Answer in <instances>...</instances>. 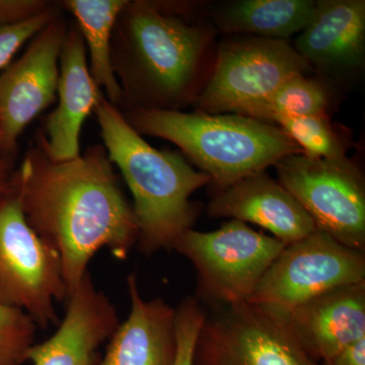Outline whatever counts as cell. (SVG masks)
<instances>
[{"label":"cell","instance_id":"obj_1","mask_svg":"<svg viewBox=\"0 0 365 365\" xmlns=\"http://www.w3.org/2000/svg\"><path fill=\"white\" fill-rule=\"evenodd\" d=\"M26 222L58 253L68 295L102 249L124 261L139 237L132 204L104 145L74 160L48 157L38 137L14 173Z\"/></svg>","mask_w":365,"mask_h":365},{"label":"cell","instance_id":"obj_2","mask_svg":"<svg viewBox=\"0 0 365 365\" xmlns=\"http://www.w3.org/2000/svg\"><path fill=\"white\" fill-rule=\"evenodd\" d=\"M212 30L158 2L129 1L118 18L112 61L130 109L178 110L191 96Z\"/></svg>","mask_w":365,"mask_h":365},{"label":"cell","instance_id":"obj_3","mask_svg":"<svg viewBox=\"0 0 365 365\" xmlns=\"http://www.w3.org/2000/svg\"><path fill=\"white\" fill-rule=\"evenodd\" d=\"M93 114L105 150L133 197L139 251L150 257L173 250L198 216L192 195L210 184V177L191 167L180 153L151 146L104 93Z\"/></svg>","mask_w":365,"mask_h":365},{"label":"cell","instance_id":"obj_4","mask_svg":"<svg viewBox=\"0 0 365 365\" xmlns=\"http://www.w3.org/2000/svg\"><path fill=\"white\" fill-rule=\"evenodd\" d=\"M122 113L141 136L177 145L210 177L216 191L265 172L287 155L302 153L279 127L242 115L160 109Z\"/></svg>","mask_w":365,"mask_h":365},{"label":"cell","instance_id":"obj_5","mask_svg":"<svg viewBox=\"0 0 365 365\" xmlns=\"http://www.w3.org/2000/svg\"><path fill=\"white\" fill-rule=\"evenodd\" d=\"M67 297L61 259L26 222L13 176L0 194V302L48 329L58 325L55 306Z\"/></svg>","mask_w":365,"mask_h":365},{"label":"cell","instance_id":"obj_6","mask_svg":"<svg viewBox=\"0 0 365 365\" xmlns=\"http://www.w3.org/2000/svg\"><path fill=\"white\" fill-rule=\"evenodd\" d=\"M284 247L279 240L230 220L213 232L191 228L173 250L193 264L201 297L235 306L249 302Z\"/></svg>","mask_w":365,"mask_h":365},{"label":"cell","instance_id":"obj_7","mask_svg":"<svg viewBox=\"0 0 365 365\" xmlns=\"http://www.w3.org/2000/svg\"><path fill=\"white\" fill-rule=\"evenodd\" d=\"M274 167L277 181L302 204L317 230L365 253V182L351 160L295 153Z\"/></svg>","mask_w":365,"mask_h":365},{"label":"cell","instance_id":"obj_8","mask_svg":"<svg viewBox=\"0 0 365 365\" xmlns=\"http://www.w3.org/2000/svg\"><path fill=\"white\" fill-rule=\"evenodd\" d=\"M365 281V253L317 230L287 245L248 302L289 311L335 288Z\"/></svg>","mask_w":365,"mask_h":365},{"label":"cell","instance_id":"obj_9","mask_svg":"<svg viewBox=\"0 0 365 365\" xmlns=\"http://www.w3.org/2000/svg\"><path fill=\"white\" fill-rule=\"evenodd\" d=\"M311 69L287 41H227L220 45L210 78L197 95L196 108L207 114H239L287 79Z\"/></svg>","mask_w":365,"mask_h":365},{"label":"cell","instance_id":"obj_10","mask_svg":"<svg viewBox=\"0 0 365 365\" xmlns=\"http://www.w3.org/2000/svg\"><path fill=\"white\" fill-rule=\"evenodd\" d=\"M59 13V11H58ZM57 13L25 52L0 72V153L14 157L19 139L55 102L68 26Z\"/></svg>","mask_w":365,"mask_h":365},{"label":"cell","instance_id":"obj_11","mask_svg":"<svg viewBox=\"0 0 365 365\" xmlns=\"http://www.w3.org/2000/svg\"><path fill=\"white\" fill-rule=\"evenodd\" d=\"M200 340L225 365H319L278 312L252 302L207 318Z\"/></svg>","mask_w":365,"mask_h":365},{"label":"cell","instance_id":"obj_12","mask_svg":"<svg viewBox=\"0 0 365 365\" xmlns=\"http://www.w3.org/2000/svg\"><path fill=\"white\" fill-rule=\"evenodd\" d=\"M66 302L56 331L29 351L31 365H98L100 348L120 323L116 307L96 287L90 272Z\"/></svg>","mask_w":365,"mask_h":365},{"label":"cell","instance_id":"obj_13","mask_svg":"<svg viewBox=\"0 0 365 365\" xmlns=\"http://www.w3.org/2000/svg\"><path fill=\"white\" fill-rule=\"evenodd\" d=\"M102 95L91 78L83 36L71 26L60 54L58 104L37 135L48 157L66 162L81 155V129Z\"/></svg>","mask_w":365,"mask_h":365},{"label":"cell","instance_id":"obj_14","mask_svg":"<svg viewBox=\"0 0 365 365\" xmlns=\"http://www.w3.org/2000/svg\"><path fill=\"white\" fill-rule=\"evenodd\" d=\"M208 215L265 228L285 246L317 230L313 218L297 198L267 173L245 178L216 192Z\"/></svg>","mask_w":365,"mask_h":365},{"label":"cell","instance_id":"obj_15","mask_svg":"<svg viewBox=\"0 0 365 365\" xmlns=\"http://www.w3.org/2000/svg\"><path fill=\"white\" fill-rule=\"evenodd\" d=\"M278 312L317 362L365 338V281L335 288L289 311Z\"/></svg>","mask_w":365,"mask_h":365},{"label":"cell","instance_id":"obj_16","mask_svg":"<svg viewBox=\"0 0 365 365\" xmlns=\"http://www.w3.org/2000/svg\"><path fill=\"white\" fill-rule=\"evenodd\" d=\"M311 68L344 76L361 68L365 55L364 0H318L313 21L294 42Z\"/></svg>","mask_w":365,"mask_h":365},{"label":"cell","instance_id":"obj_17","mask_svg":"<svg viewBox=\"0 0 365 365\" xmlns=\"http://www.w3.org/2000/svg\"><path fill=\"white\" fill-rule=\"evenodd\" d=\"M126 281L130 313L112 334L98 365H174L176 307L160 297L144 299L135 274Z\"/></svg>","mask_w":365,"mask_h":365},{"label":"cell","instance_id":"obj_18","mask_svg":"<svg viewBox=\"0 0 365 365\" xmlns=\"http://www.w3.org/2000/svg\"><path fill=\"white\" fill-rule=\"evenodd\" d=\"M316 11V0H239L217 11L215 24L223 33L287 41L311 24Z\"/></svg>","mask_w":365,"mask_h":365},{"label":"cell","instance_id":"obj_19","mask_svg":"<svg viewBox=\"0 0 365 365\" xmlns=\"http://www.w3.org/2000/svg\"><path fill=\"white\" fill-rule=\"evenodd\" d=\"M128 0H64L60 6L78 21L88 56L91 78L111 104H122L120 88L112 61V40L120 14Z\"/></svg>","mask_w":365,"mask_h":365},{"label":"cell","instance_id":"obj_20","mask_svg":"<svg viewBox=\"0 0 365 365\" xmlns=\"http://www.w3.org/2000/svg\"><path fill=\"white\" fill-rule=\"evenodd\" d=\"M332 102L330 88L321 79L297 74L267 97L242 109L239 115L277 125L283 120L327 114Z\"/></svg>","mask_w":365,"mask_h":365},{"label":"cell","instance_id":"obj_21","mask_svg":"<svg viewBox=\"0 0 365 365\" xmlns=\"http://www.w3.org/2000/svg\"><path fill=\"white\" fill-rule=\"evenodd\" d=\"M276 126L297 144L302 155L313 158L346 157L344 137L331 123L328 114L283 120Z\"/></svg>","mask_w":365,"mask_h":365},{"label":"cell","instance_id":"obj_22","mask_svg":"<svg viewBox=\"0 0 365 365\" xmlns=\"http://www.w3.org/2000/svg\"><path fill=\"white\" fill-rule=\"evenodd\" d=\"M38 326L25 312L0 302V365H23Z\"/></svg>","mask_w":365,"mask_h":365},{"label":"cell","instance_id":"obj_23","mask_svg":"<svg viewBox=\"0 0 365 365\" xmlns=\"http://www.w3.org/2000/svg\"><path fill=\"white\" fill-rule=\"evenodd\" d=\"M207 314L195 297H186L176 307L177 353L174 365H194V356Z\"/></svg>","mask_w":365,"mask_h":365},{"label":"cell","instance_id":"obj_24","mask_svg":"<svg viewBox=\"0 0 365 365\" xmlns=\"http://www.w3.org/2000/svg\"><path fill=\"white\" fill-rule=\"evenodd\" d=\"M58 13L56 6L26 20L0 23V71L13 62L16 53L48 25Z\"/></svg>","mask_w":365,"mask_h":365},{"label":"cell","instance_id":"obj_25","mask_svg":"<svg viewBox=\"0 0 365 365\" xmlns=\"http://www.w3.org/2000/svg\"><path fill=\"white\" fill-rule=\"evenodd\" d=\"M45 0H0V23H14L52 9Z\"/></svg>","mask_w":365,"mask_h":365},{"label":"cell","instance_id":"obj_26","mask_svg":"<svg viewBox=\"0 0 365 365\" xmlns=\"http://www.w3.org/2000/svg\"><path fill=\"white\" fill-rule=\"evenodd\" d=\"M319 365H365V338Z\"/></svg>","mask_w":365,"mask_h":365},{"label":"cell","instance_id":"obj_27","mask_svg":"<svg viewBox=\"0 0 365 365\" xmlns=\"http://www.w3.org/2000/svg\"><path fill=\"white\" fill-rule=\"evenodd\" d=\"M14 170V157L0 153V194L6 192L11 186Z\"/></svg>","mask_w":365,"mask_h":365},{"label":"cell","instance_id":"obj_28","mask_svg":"<svg viewBox=\"0 0 365 365\" xmlns=\"http://www.w3.org/2000/svg\"><path fill=\"white\" fill-rule=\"evenodd\" d=\"M194 365H225L217 357L208 349L199 337L197 343L195 356H194Z\"/></svg>","mask_w":365,"mask_h":365}]
</instances>
